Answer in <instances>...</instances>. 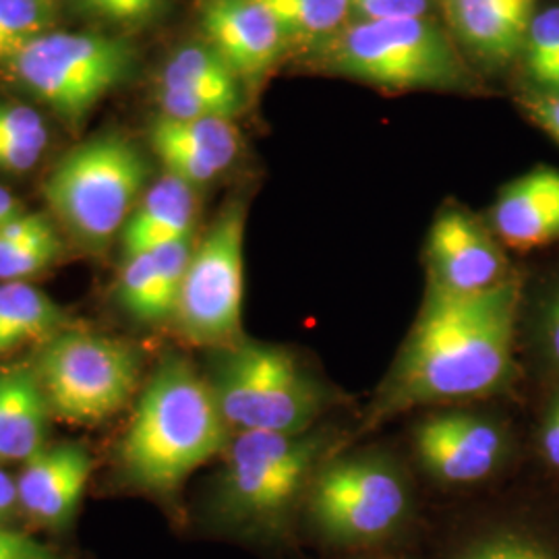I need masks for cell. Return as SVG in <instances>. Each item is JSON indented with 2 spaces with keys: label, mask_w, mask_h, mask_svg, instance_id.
<instances>
[{
  "label": "cell",
  "mask_w": 559,
  "mask_h": 559,
  "mask_svg": "<svg viewBox=\"0 0 559 559\" xmlns=\"http://www.w3.org/2000/svg\"><path fill=\"white\" fill-rule=\"evenodd\" d=\"M445 559H559V539L535 524L501 520L462 537Z\"/></svg>",
  "instance_id": "obj_23"
},
{
  "label": "cell",
  "mask_w": 559,
  "mask_h": 559,
  "mask_svg": "<svg viewBox=\"0 0 559 559\" xmlns=\"http://www.w3.org/2000/svg\"><path fill=\"white\" fill-rule=\"evenodd\" d=\"M460 38L479 57L512 59L524 48L537 0H448Z\"/></svg>",
  "instance_id": "obj_21"
},
{
  "label": "cell",
  "mask_w": 559,
  "mask_h": 559,
  "mask_svg": "<svg viewBox=\"0 0 559 559\" xmlns=\"http://www.w3.org/2000/svg\"><path fill=\"white\" fill-rule=\"evenodd\" d=\"M50 141L40 112L21 102H0V170L23 175L38 166Z\"/></svg>",
  "instance_id": "obj_25"
},
{
  "label": "cell",
  "mask_w": 559,
  "mask_h": 559,
  "mask_svg": "<svg viewBox=\"0 0 559 559\" xmlns=\"http://www.w3.org/2000/svg\"><path fill=\"white\" fill-rule=\"evenodd\" d=\"M156 100L162 117L233 119L240 108L239 75L207 41H191L162 67Z\"/></svg>",
  "instance_id": "obj_13"
},
{
  "label": "cell",
  "mask_w": 559,
  "mask_h": 559,
  "mask_svg": "<svg viewBox=\"0 0 559 559\" xmlns=\"http://www.w3.org/2000/svg\"><path fill=\"white\" fill-rule=\"evenodd\" d=\"M429 284L454 295H480L519 278L500 239L471 214L450 207L429 233Z\"/></svg>",
  "instance_id": "obj_12"
},
{
  "label": "cell",
  "mask_w": 559,
  "mask_h": 559,
  "mask_svg": "<svg viewBox=\"0 0 559 559\" xmlns=\"http://www.w3.org/2000/svg\"><path fill=\"white\" fill-rule=\"evenodd\" d=\"M201 27L205 41L245 80L267 73L288 46L258 0H203Z\"/></svg>",
  "instance_id": "obj_14"
},
{
  "label": "cell",
  "mask_w": 559,
  "mask_h": 559,
  "mask_svg": "<svg viewBox=\"0 0 559 559\" xmlns=\"http://www.w3.org/2000/svg\"><path fill=\"white\" fill-rule=\"evenodd\" d=\"M520 332L540 369L559 381V276L533 297L522 290Z\"/></svg>",
  "instance_id": "obj_26"
},
{
  "label": "cell",
  "mask_w": 559,
  "mask_h": 559,
  "mask_svg": "<svg viewBox=\"0 0 559 559\" xmlns=\"http://www.w3.org/2000/svg\"><path fill=\"white\" fill-rule=\"evenodd\" d=\"M526 106L533 119L537 120L549 135H554L559 141V94L528 100Z\"/></svg>",
  "instance_id": "obj_34"
},
{
  "label": "cell",
  "mask_w": 559,
  "mask_h": 559,
  "mask_svg": "<svg viewBox=\"0 0 559 559\" xmlns=\"http://www.w3.org/2000/svg\"><path fill=\"white\" fill-rule=\"evenodd\" d=\"M135 62V46L124 36L52 29L21 48L4 69L60 120L80 124L131 78Z\"/></svg>",
  "instance_id": "obj_7"
},
{
  "label": "cell",
  "mask_w": 559,
  "mask_h": 559,
  "mask_svg": "<svg viewBox=\"0 0 559 559\" xmlns=\"http://www.w3.org/2000/svg\"><path fill=\"white\" fill-rule=\"evenodd\" d=\"M323 48L334 73L381 90H452L468 83L464 60L427 17L357 21Z\"/></svg>",
  "instance_id": "obj_8"
},
{
  "label": "cell",
  "mask_w": 559,
  "mask_h": 559,
  "mask_svg": "<svg viewBox=\"0 0 559 559\" xmlns=\"http://www.w3.org/2000/svg\"><path fill=\"white\" fill-rule=\"evenodd\" d=\"M493 235L531 251L559 240V170L540 166L503 187L491 210Z\"/></svg>",
  "instance_id": "obj_17"
},
{
  "label": "cell",
  "mask_w": 559,
  "mask_h": 559,
  "mask_svg": "<svg viewBox=\"0 0 559 559\" xmlns=\"http://www.w3.org/2000/svg\"><path fill=\"white\" fill-rule=\"evenodd\" d=\"M64 311L29 282H0V355L50 340L64 325Z\"/></svg>",
  "instance_id": "obj_22"
},
{
  "label": "cell",
  "mask_w": 559,
  "mask_h": 559,
  "mask_svg": "<svg viewBox=\"0 0 559 559\" xmlns=\"http://www.w3.org/2000/svg\"><path fill=\"white\" fill-rule=\"evenodd\" d=\"M50 404L34 365L0 369V460L32 459L46 445Z\"/></svg>",
  "instance_id": "obj_20"
},
{
  "label": "cell",
  "mask_w": 559,
  "mask_h": 559,
  "mask_svg": "<svg viewBox=\"0 0 559 559\" xmlns=\"http://www.w3.org/2000/svg\"><path fill=\"white\" fill-rule=\"evenodd\" d=\"M23 214L20 200L4 187H0V226Z\"/></svg>",
  "instance_id": "obj_36"
},
{
  "label": "cell",
  "mask_w": 559,
  "mask_h": 559,
  "mask_svg": "<svg viewBox=\"0 0 559 559\" xmlns=\"http://www.w3.org/2000/svg\"><path fill=\"white\" fill-rule=\"evenodd\" d=\"M92 475L90 452L81 443L44 445L17 477L20 508L44 528H67L80 508Z\"/></svg>",
  "instance_id": "obj_15"
},
{
  "label": "cell",
  "mask_w": 559,
  "mask_h": 559,
  "mask_svg": "<svg viewBox=\"0 0 559 559\" xmlns=\"http://www.w3.org/2000/svg\"><path fill=\"white\" fill-rule=\"evenodd\" d=\"M20 508V493H17V479L0 471V526Z\"/></svg>",
  "instance_id": "obj_35"
},
{
  "label": "cell",
  "mask_w": 559,
  "mask_h": 559,
  "mask_svg": "<svg viewBox=\"0 0 559 559\" xmlns=\"http://www.w3.org/2000/svg\"><path fill=\"white\" fill-rule=\"evenodd\" d=\"M336 433L240 431L226 445V462L207 503V520L233 539L286 547L300 528V512L321 464L334 456Z\"/></svg>",
  "instance_id": "obj_2"
},
{
  "label": "cell",
  "mask_w": 559,
  "mask_h": 559,
  "mask_svg": "<svg viewBox=\"0 0 559 559\" xmlns=\"http://www.w3.org/2000/svg\"><path fill=\"white\" fill-rule=\"evenodd\" d=\"M413 520V485L381 452L325 460L300 512L309 539L348 556L388 549L406 535Z\"/></svg>",
  "instance_id": "obj_4"
},
{
  "label": "cell",
  "mask_w": 559,
  "mask_h": 559,
  "mask_svg": "<svg viewBox=\"0 0 559 559\" xmlns=\"http://www.w3.org/2000/svg\"><path fill=\"white\" fill-rule=\"evenodd\" d=\"M193 237L127 255L119 297L129 316L143 323L175 320L180 286L193 255Z\"/></svg>",
  "instance_id": "obj_18"
},
{
  "label": "cell",
  "mask_w": 559,
  "mask_h": 559,
  "mask_svg": "<svg viewBox=\"0 0 559 559\" xmlns=\"http://www.w3.org/2000/svg\"><path fill=\"white\" fill-rule=\"evenodd\" d=\"M210 388L228 429L302 433L316 429L334 394L284 346L242 340L222 348Z\"/></svg>",
  "instance_id": "obj_5"
},
{
  "label": "cell",
  "mask_w": 559,
  "mask_h": 559,
  "mask_svg": "<svg viewBox=\"0 0 559 559\" xmlns=\"http://www.w3.org/2000/svg\"><path fill=\"white\" fill-rule=\"evenodd\" d=\"M147 166L138 145L120 133L83 141L60 158L44 185V198L71 235L104 249L138 207Z\"/></svg>",
  "instance_id": "obj_6"
},
{
  "label": "cell",
  "mask_w": 559,
  "mask_h": 559,
  "mask_svg": "<svg viewBox=\"0 0 559 559\" xmlns=\"http://www.w3.org/2000/svg\"><path fill=\"white\" fill-rule=\"evenodd\" d=\"M0 559H60L46 543L0 526Z\"/></svg>",
  "instance_id": "obj_32"
},
{
  "label": "cell",
  "mask_w": 559,
  "mask_h": 559,
  "mask_svg": "<svg viewBox=\"0 0 559 559\" xmlns=\"http://www.w3.org/2000/svg\"><path fill=\"white\" fill-rule=\"evenodd\" d=\"M429 0H350L359 21L419 20L427 17Z\"/></svg>",
  "instance_id": "obj_31"
},
{
  "label": "cell",
  "mask_w": 559,
  "mask_h": 559,
  "mask_svg": "<svg viewBox=\"0 0 559 559\" xmlns=\"http://www.w3.org/2000/svg\"><path fill=\"white\" fill-rule=\"evenodd\" d=\"M526 71L540 87L559 94V7L535 15L524 41Z\"/></svg>",
  "instance_id": "obj_29"
},
{
  "label": "cell",
  "mask_w": 559,
  "mask_h": 559,
  "mask_svg": "<svg viewBox=\"0 0 559 559\" xmlns=\"http://www.w3.org/2000/svg\"><path fill=\"white\" fill-rule=\"evenodd\" d=\"M195 207V187L164 175L143 193L122 228L124 253L135 255L193 237Z\"/></svg>",
  "instance_id": "obj_19"
},
{
  "label": "cell",
  "mask_w": 559,
  "mask_h": 559,
  "mask_svg": "<svg viewBox=\"0 0 559 559\" xmlns=\"http://www.w3.org/2000/svg\"><path fill=\"white\" fill-rule=\"evenodd\" d=\"M34 367L52 415L75 425H96L119 413L140 381V357L131 344L83 330H60Z\"/></svg>",
  "instance_id": "obj_9"
},
{
  "label": "cell",
  "mask_w": 559,
  "mask_h": 559,
  "mask_svg": "<svg viewBox=\"0 0 559 559\" xmlns=\"http://www.w3.org/2000/svg\"><path fill=\"white\" fill-rule=\"evenodd\" d=\"M150 143L166 175L207 185L226 173L239 156L240 138L233 119H173L158 117L150 129Z\"/></svg>",
  "instance_id": "obj_16"
},
{
  "label": "cell",
  "mask_w": 559,
  "mask_h": 559,
  "mask_svg": "<svg viewBox=\"0 0 559 559\" xmlns=\"http://www.w3.org/2000/svg\"><path fill=\"white\" fill-rule=\"evenodd\" d=\"M168 0H67L83 17L112 29H138L160 20Z\"/></svg>",
  "instance_id": "obj_30"
},
{
  "label": "cell",
  "mask_w": 559,
  "mask_h": 559,
  "mask_svg": "<svg viewBox=\"0 0 559 559\" xmlns=\"http://www.w3.org/2000/svg\"><path fill=\"white\" fill-rule=\"evenodd\" d=\"M59 15V0H0V67L52 32Z\"/></svg>",
  "instance_id": "obj_27"
},
{
  "label": "cell",
  "mask_w": 559,
  "mask_h": 559,
  "mask_svg": "<svg viewBox=\"0 0 559 559\" xmlns=\"http://www.w3.org/2000/svg\"><path fill=\"white\" fill-rule=\"evenodd\" d=\"M522 280L480 295L429 284L419 318L365 415L362 429L423 406H448L506 392L519 376Z\"/></svg>",
  "instance_id": "obj_1"
},
{
  "label": "cell",
  "mask_w": 559,
  "mask_h": 559,
  "mask_svg": "<svg viewBox=\"0 0 559 559\" xmlns=\"http://www.w3.org/2000/svg\"><path fill=\"white\" fill-rule=\"evenodd\" d=\"M413 450L429 479L443 487H473L500 473L514 443L500 419L448 408L417 423Z\"/></svg>",
  "instance_id": "obj_11"
},
{
  "label": "cell",
  "mask_w": 559,
  "mask_h": 559,
  "mask_svg": "<svg viewBox=\"0 0 559 559\" xmlns=\"http://www.w3.org/2000/svg\"><path fill=\"white\" fill-rule=\"evenodd\" d=\"M288 44L325 46L346 27L350 0H258Z\"/></svg>",
  "instance_id": "obj_24"
},
{
  "label": "cell",
  "mask_w": 559,
  "mask_h": 559,
  "mask_svg": "<svg viewBox=\"0 0 559 559\" xmlns=\"http://www.w3.org/2000/svg\"><path fill=\"white\" fill-rule=\"evenodd\" d=\"M539 452L547 466L559 473V388L547 400L540 417Z\"/></svg>",
  "instance_id": "obj_33"
},
{
  "label": "cell",
  "mask_w": 559,
  "mask_h": 559,
  "mask_svg": "<svg viewBox=\"0 0 559 559\" xmlns=\"http://www.w3.org/2000/svg\"><path fill=\"white\" fill-rule=\"evenodd\" d=\"M346 559H406L400 558V556H392V554H385V551H371V554H355L350 558Z\"/></svg>",
  "instance_id": "obj_37"
},
{
  "label": "cell",
  "mask_w": 559,
  "mask_h": 559,
  "mask_svg": "<svg viewBox=\"0 0 559 559\" xmlns=\"http://www.w3.org/2000/svg\"><path fill=\"white\" fill-rule=\"evenodd\" d=\"M55 226L21 239H0V282H27L48 270L60 253Z\"/></svg>",
  "instance_id": "obj_28"
},
{
  "label": "cell",
  "mask_w": 559,
  "mask_h": 559,
  "mask_svg": "<svg viewBox=\"0 0 559 559\" xmlns=\"http://www.w3.org/2000/svg\"><path fill=\"white\" fill-rule=\"evenodd\" d=\"M228 425L207 380L189 360L168 357L141 392L120 441V464L129 483L160 500L228 445Z\"/></svg>",
  "instance_id": "obj_3"
},
{
  "label": "cell",
  "mask_w": 559,
  "mask_h": 559,
  "mask_svg": "<svg viewBox=\"0 0 559 559\" xmlns=\"http://www.w3.org/2000/svg\"><path fill=\"white\" fill-rule=\"evenodd\" d=\"M247 210L228 201L193 249L180 286L175 321L198 346L230 348L242 342V249Z\"/></svg>",
  "instance_id": "obj_10"
}]
</instances>
